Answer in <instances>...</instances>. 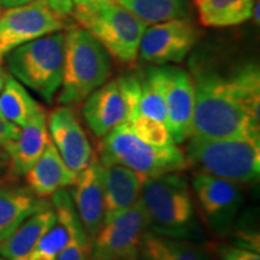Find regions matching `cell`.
I'll return each instance as SVG.
<instances>
[{
  "mask_svg": "<svg viewBox=\"0 0 260 260\" xmlns=\"http://www.w3.org/2000/svg\"><path fill=\"white\" fill-rule=\"evenodd\" d=\"M71 17L119 63L138 60L140 41L147 24L124 6L116 2L95 3L74 9Z\"/></svg>",
  "mask_w": 260,
  "mask_h": 260,
  "instance_id": "obj_6",
  "label": "cell"
},
{
  "mask_svg": "<svg viewBox=\"0 0 260 260\" xmlns=\"http://www.w3.org/2000/svg\"><path fill=\"white\" fill-rule=\"evenodd\" d=\"M191 188L211 230L218 235L232 232L243 200L239 184L195 172Z\"/></svg>",
  "mask_w": 260,
  "mask_h": 260,
  "instance_id": "obj_12",
  "label": "cell"
},
{
  "mask_svg": "<svg viewBox=\"0 0 260 260\" xmlns=\"http://www.w3.org/2000/svg\"><path fill=\"white\" fill-rule=\"evenodd\" d=\"M50 141L47 113L44 110L19 129L17 138L3 146L10 175L14 177L24 176L41 157Z\"/></svg>",
  "mask_w": 260,
  "mask_h": 260,
  "instance_id": "obj_16",
  "label": "cell"
},
{
  "mask_svg": "<svg viewBox=\"0 0 260 260\" xmlns=\"http://www.w3.org/2000/svg\"><path fill=\"white\" fill-rule=\"evenodd\" d=\"M4 80H5V75H3L0 73V92H2L3 86H4Z\"/></svg>",
  "mask_w": 260,
  "mask_h": 260,
  "instance_id": "obj_37",
  "label": "cell"
},
{
  "mask_svg": "<svg viewBox=\"0 0 260 260\" xmlns=\"http://www.w3.org/2000/svg\"><path fill=\"white\" fill-rule=\"evenodd\" d=\"M69 230L65 223L57 216L56 223L47 230L34 247L28 260H57L59 253L67 245Z\"/></svg>",
  "mask_w": 260,
  "mask_h": 260,
  "instance_id": "obj_27",
  "label": "cell"
},
{
  "mask_svg": "<svg viewBox=\"0 0 260 260\" xmlns=\"http://www.w3.org/2000/svg\"><path fill=\"white\" fill-rule=\"evenodd\" d=\"M0 16H2V10H0Z\"/></svg>",
  "mask_w": 260,
  "mask_h": 260,
  "instance_id": "obj_41",
  "label": "cell"
},
{
  "mask_svg": "<svg viewBox=\"0 0 260 260\" xmlns=\"http://www.w3.org/2000/svg\"><path fill=\"white\" fill-rule=\"evenodd\" d=\"M71 2H73L74 9H80L90 4H95V0H71Z\"/></svg>",
  "mask_w": 260,
  "mask_h": 260,
  "instance_id": "obj_34",
  "label": "cell"
},
{
  "mask_svg": "<svg viewBox=\"0 0 260 260\" xmlns=\"http://www.w3.org/2000/svg\"><path fill=\"white\" fill-rule=\"evenodd\" d=\"M259 0H255L254 2V6H253V10H252V17L254 19V22L256 24H259Z\"/></svg>",
  "mask_w": 260,
  "mask_h": 260,
  "instance_id": "obj_35",
  "label": "cell"
},
{
  "mask_svg": "<svg viewBox=\"0 0 260 260\" xmlns=\"http://www.w3.org/2000/svg\"><path fill=\"white\" fill-rule=\"evenodd\" d=\"M233 245L259 253L260 252L259 234L255 233L254 230L246 229V228L245 229L237 230V232L234 234Z\"/></svg>",
  "mask_w": 260,
  "mask_h": 260,
  "instance_id": "obj_30",
  "label": "cell"
},
{
  "mask_svg": "<svg viewBox=\"0 0 260 260\" xmlns=\"http://www.w3.org/2000/svg\"><path fill=\"white\" fill-rule=\"evenodd\" d=\"M200 29L188 18H177L149 24L142 34L139 57L152 65L183 61L197 46Z\"/></svg>",
  "mask_w": 260,
  "mask_h": 260,
  "instance_id": "obj_9",
  "label": "cell"
},
{
  "mask_svg": "<svg viewBox=\"0 0 260 260\" xmlns=\"http://www.w3.org/2000/svg\"><path fill=\"white\" fill-rule=\"evenodd\" d=\"M220 260H260V254L235 245H224L218 249Z\"/></svg>",
  "mask_w": 260,
  "mask_h": 260,
  "instance_id": "obj_29",
  "label": "cell"
},
{
  "mask_svg": "<svg viewBox=\"0 0 260 260\" xmlns=\"http://www.w3.org/2000/svg\"><path fill=\"white\" fill-rule=\"evenodd\" d=\"M48 204L29 188L0 187V243L8 239L30 214Z\"/></svg>",
  "mask_w": 260,
  "mask_h": 260,
  "instance_id": "obj_21",
  "label": "cell"
},
{
  "mask_svg": "<svg viewBox=\"0 0 260 260\" xmlns=\"http://www.w3.org/2000/svg\"><path fill=\"white\" fill-rule=\"evenodd\" d=\"M31 0H0V10L16 8V6L27 4Z\"/></svg>",
  "mask_w": 260,
  "mask_h": 260,
  "instance_id": "obj_33",
  "label": "cell"
},
{
  "mask_svg": "<svg viewBox=\"0 0 260 260\" xmlns=\"http://www.w3.org/2000/svg\"><path fill=\"white\" fill-rule=\"evenodd\" d=\"M44 110L23 84L10 74L5 75L4 86L0 92V116L22 128Z\"/></svg>",
  "mask_w": 260,
  "mask_h": 260,
  "instance_id": "obj_23",
  "label": "cell"
},
{
  "mask_svg": "<svg viewBox=\"0 0 260 260\" xmlns=\"http://www.w3.org/2000/svg\"><path fill=\"white\" fill-rule=\"evenodd\" d=\"M139 200L151 233L187 241L201 236L189 186L180 172L144 177Z\"/></svg>",
  "mask_w": 260,
  "mask_h": 260,
  "instance_id": "obj_2",
  "label": "cell"
},
{
  "mask_svg": "<svg viewBox=\"0 0 260 260\" xmlns=\"http://www.w3.org/2000/svg\"><path fill=\"white\" fill-rule=\"evenodd\" d=\"M124 6L146 24L187 18L191 0H112Z\"/></svg>",
  "mask_w": 260,
  "mask_h": 260,
  "instance_id": "obj_25",
  "label": "cell"
},
{
  "mask_svg": "<svg viewBox=\"0 0 260 260\" xmlns=\"http://www.w3.org/2000/svg\"><path fill=\"white\" fill-rule=\"evenodd\" d=\"M167 105V126L172 141L183 144L190 138L195 106V90L190 74L175 65L151 67Z\"/></svg>",
  "mask_w": 260,
  "mask_h": 260,
  "instance_id": "obj_11",
  "label": "cell"
},
{
  "mask_svg": "<svg viewBox=\"0 0 260 260\" xmlns=\"http://www.w3.org/2000/svg\"><path fill=\"white\" fill-rule=\"evenodd\" d=\"M56 220V211L50 204L30 214L0 243V256L6 260H28L34 247Z\"/></svg>",
  "mask_w": 260,
  "mask_h": 260,
  "instance_id": "obj_19",
  "label": "cell"
},
{
  "mask_svg": "<svg viewBox=\"0 0 260 260\" xmlns=\"http://www.w3.org/2000/svg\"><path fill=\"white\" fill-rule=\"evenodd\" d=\"M140 260H209L203 249L187 240H176L147 232L140 248Z\"/></svg>",
  "mask_w": 260,
  "mask_h": 260,
  "instance_id": "obj_24",
  "label": "cell"
},
{
  "mask_svg": "<svg viewBox=\"0 0 260 260\" xmlns=\"http://www.w3.org/2000/svg\"><path fill=\"white\" fill-rule=\"evenodd\" d=\"M52 206L69 230V239L57 260H90L92 242L77 216L70 191H56L52 195Z\"/></svg>",
  "mask_w": 260,
  "mask_h": 260,
  "instance_id": "obj_20",
  "label": "cell"
},
{
  "mask_svg": "<svg viewBox=\"0 0 260 260\" xmlns=\"http://www.w3.org/2000/svg\"><path fill=\"white\" fill-rule=\"evenodd\" d=\"M8 168V162H6V159H2L0 158V175L3 174Z\"/></svg>",
  "mask_w": 260,
  "mask_h": 260,
  "instance_id": "obj_36",
  "label": "cell"
},
{
  "mask_svg": "<svg viewBox=\"0 0 260 260\" xmlns=\"http://www.w3.org/2000/svg\"><path fill=\"white\" fill-rule=\"evenodd\" d=\"M76 172L67 167L56 146L48 142L41 157L24 175L28 188L39 198H46L56 191L73 186L77 178Z\"/></svg>",
  "mask_w": 260,
  "mask_h": 260,
  "instance_id": "obj_18",
  "label": "cell"
},
{
  "mask_svg": "<svg viewBox=\"0 0 260 260\" xmlns=\"http://www.w3.org/2000/svg\"><path fill=\"white\" fill-rule=\"evenodd\" d=\"M103 165H122L141 177L181 172L188 167L186 154L176 144L157 147L146 144L123 123L104 136L99 146Z\"/></svg>",
  "mask_w": 260,
  "mask_h": 260,
  "instance_id": "obj_7",
  "label": "cell"
},
{
  "mask_svg": "<svg viewBox=\"0 0 260 260\" xmlns=\"http://www.w3.org/2000/svg\"><path fill=\"white\" fill-rule=\"evenodd\" d=\"M65 28L45 0L6 9L0 16V63L15 48Z\"/></svg>",
  "mask_w": 260,
  "mask_h": 260,
  "instance_id": "obj_8",
  "label": "cell"
},
{
  "mask_svg": "<svg viewBox=\"0 0 260 260\" xmlns=\"http://www.w3.org/2000/svg\"><path fill=\"white\" fill-rule=\"evenodd\" d=\"M47 126L52 144L70 170L80 174L88 167L94 159L93 148L69 105L54 109L47 116Z\"/></svg>",
  "mask_w": 260,
  "mask_h": 260,
  "instance_id": "obj_13",
  "label": "cell"
},
{
  "mask_svg": "<svg viewBox=\"0 0 260 260\" xmlns=\"http://www.w3.org/2000/svg\"><path fill=\"white\" fill-rule=\"evenodd\" d=\"M147 222L140 200L129 210L107 220L92 242L90 260L139 258Z\"/></svg>",
  "mask_w": 260,
  "mask_h": 260,
  "instance_id": "obj_10",
  "label": "cell"
},
{
  "mask_svg": "<svg viewBox=\"0 0 260 260\" xmlns=\"http://www.w3.org/2000/svg\"><path fill=\"white\" fill-rule=\"evenodd\" d=\"M102 167L105 223L138 203L144 177L122 165L102 164Z\"/></svg>",
  "mask_w": 260,
  "mask_h": 260,
  "instance_id": "obj_17",
  "label": "cell"
},
{
  "mask_svg": "<svg viewBox=\"0 0 260 260\" xmlns=\"http://www.w3.org/2000/svg\"><path fill=\"white\" fill-rule=\"evenodd\" d=\"M0 260H6V259H4V258H2V256H0Z\"/></svg>",
  "mask_w": 260,
  "mask_h": 260,
  "instance_id": "obj_40",
  "label": "cell"
},
{
  "mask_svg": "<svg viewBox=\"0 0 260 260\" xmlns=\"http://www.w3.org/2000/svg\"><path fill=\"white\" fill-rule=\"evenodd\" d=\"M64 32V71L58 103L75 105L109 81L112 61L103 45L76 22Z\"/></svg>",
  "mask_w": 260,
  "mask_h": 260,
  "instance_id": "obj_3",
  "label": "cell"
},
{
  "mask_svg": "<svg viewBox=\"0 0 260 260\" xmlns=\"http://www.w3.org/2000/svg\"><path fill=\"white\" fill-rule=\"evenodd\" d=\"M195 90L190 138H260V70L249 61L223 73L194 54L189 61Z\"/></svg>",
  "mask_w": 260,
  "mask_h": 260,
  "instance_id": "obj_1",
  "label": "cell"
},
{
  "mask_svg": "<svg viewBox=\"0 0 260 260\" xmlns=\"http://www.w3.org/2000/svg\"><path fill=\"white\" fill-rule=\"evenodd\" d=\"M65 32L56 31L12 50L4 59L9 73L51 104L63 81Z\"/></svg>",
  "mask_w": 260,
  "mask_h": 260,
  "instance_id": "obj_5",
  "label": "cell"
},
{
  "mask_svg": "<svg viewBox=\"0 0 260 260\" xmlns=\"http://www.w3.org/2000/svg\"><path fill=\"white\" fill-rule=\"evenodd\" d=\"M184 154L197 172L237 184L259 180L260 138H189Z\"/></svg>",
  "mask_w": 260,
  "mask_h": 260,
  "instance_id": "obj_4",
  "label": "cell"
},
{
  "mask_svg": "<svg viewBox=\"0 0 260 260\" xmlns=\"http://www.w3.org/2000/svg\"><path fill=\"white\" fill-rule=\"evenodd\" d=\"M45 2L52 11L63 21L69 19L73 15L74 5L71 0H45Z\"/></svg>",
  "mask_w": 260,
  "mask_h": 260,
  "instance_id": "obj_31",
  "label": "cell"
},
{
  "mask_svg": "<svg viewBox=\"0 0 260 260\" xmlns=\"http://www.w3.org/2000/svg\"><path fill=\"white\" fill-rule=\"evenodd\" d=\"M132 132L146 144L162 147L175 144L165 123L148 117L136 115L128 122Z\"/></svg>",
  "mask_w": 260,
  "mask_h": 260,
  "instance_id": "obj_28",
  "label": "cell"
},
{
  "mask_svg": "<svg viewBox=\"0 0 260 260\" xmlns=\"http://www.w3.org/2000/svg\"><path fill=\"white\" fill-rule=\"evenodd\" d=\"M123 260H140V259L136 258V259H123Z\"/></svg>",
  "mask_w": 260,
  "mask_h": 260,
  "instance_id": "obj_39",
  "label": "cell"
},
{
  "mask_svg": "<svg viewBox=\"0 0 260 260\" xmlns=\"http://www.w3.org/2000/svg\"><path fill=\"white\" fill-rule=\"evenodd\" d=\"M19 129H21L19 126L9 122L3 116H0V147H3L9 141L17 138Z\"/></svg>",
  "mask_w": 260,
  "mask_h": 260,
  "instance_id": "obj_32",
  "label": "cell"
},
{
  "mask_svg": "<svg viewBox=\"0 0 260 260\" xmlns=\"http://www.w3.org/2000/svg\"><path fill=\"white\" fill-rule=\"evenodd\" d=\"M75 210L90 242L104 224L103 167L98 159L77 175L71 190Z\"/></svg>",
  "mask_w": 260,
  "mask_h": 260,
  "instance_id": "obj_15",
  "label": "cell"
},
{
  "mask_svg": "<svg viewBox=\"0 0 260 260\" xmlns=\"http://www.w3.org/2000/svg\"><path fill=\"white\" fill-rule=\"evenodd\" d=\"M140 76V93L136 103L135 116L141 115L148 118L157 119L167 124L168 112L164 96L155 80L151 68L146 69L145 73L139 74ZM134 116V117H135ZM133 117V118H134Z\"/></svg>",
  "mask_w": 260,
  "mask_h": 260,
  "instance_id": "obj_26",
  "label": "cell"
},
{
  "mask_svg": "<svg viewBox=\"0 0 260 260\" xmlns=\"http://www.w3.org/2000/svg\"><path fill=\"white\" fill-rule=\"evenodd\" d=\"M106 2H112V0H95V3H106Z\"/></svg>",
  "mask_w": 260,
  "mask_h": 260,
  "instance_id": "obj_38",
  "label": "cell"
},
{
  "mask_svg": "<svg viewBox=\"0 0 260 260\" xmlns=\"http://www.w3.org/2000/svg\"><path fill=\"white\" fill-rule=\"evenodd\" d=\"M255 0H193L199 23L205 28H226L251 19Z\"/></svg>",
  "mask_w": 260,
  "mask_h": 260,
  "instance_id": "obj_22",
  "label": "cell"
},
{
  "mask_svg": "<svg viewBox=\"0 0 260 260\" xmlns=\"http://www.w3.org/2000/svg\"><path fill=\"white\" fill-rule=\"evenodd\" d=\"M83 103L84 121L99 139L128 122L132 115L128 98L118 79L107 81Z\"/></svg>",
  "mask_w": 260,
  "mask_h": 260,
  "instance_id": "obj_14",
  "label": "cell"
}]
</instances>
